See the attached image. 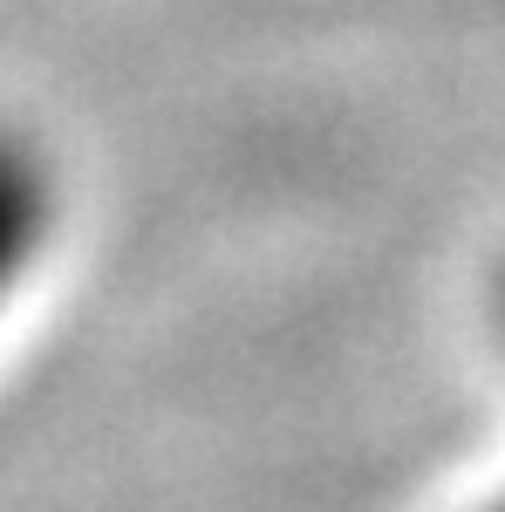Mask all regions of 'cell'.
Here are the masks:
<instances>
[{
	"label": "cell",
	"instance_id": "cell-1",
	"mask_svg": "<svg viewBox=\"0 0 505 512\" xmlns=\"http://www.w3.org/2000/svg\"><path fill=\"white\" fill-rule=\"evenodd\" d=\"M41 226H48V178L21 144L0 137V294L14 287L21 260L35 253Z\"/></svg>",
	"mask_w": 505,
	"mask_h": 512
},
{
	"label": "cell",
	"instance_id": "cell-2",
	"mask_svg": "<svg viewBox=\"0 0 505 512\" xmlns=\"http://www.w3.org/2000/svg\"><path fill=\"white\" fill-rule=\"evenodd\" d=\"M492 512H505V506H492Z\"/></svg>",
	"mask_w": 505,
	"mask_h": 512
}]
</instances>
